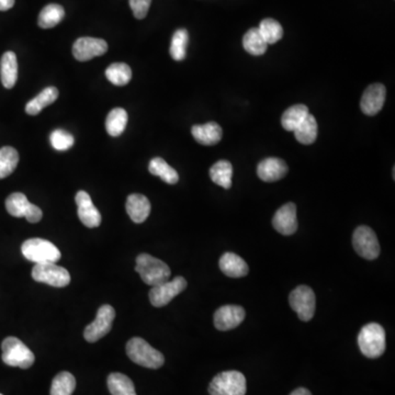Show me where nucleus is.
<instances>
[{
  "label": "nucleus",
  "instance_id": "nucleus-37",
  "mask_svg": "<svg viewBox=\"0 0 395 395\" xmlns=\"http://www.w3.org/2000/svg\"><path fill=\"white\" fill-rule=\"evenodd\" d=\"M51 145L56 151H68L74 145L75 139L70 133L64 130H56L51 133Z\"/></svg>",
  "mask_w": 395,
  "mask_h": 395
},
{
  "label": "nucleus",
  "instance_id": "nucleus-3",
  "mask_svg": "<svg viewBox=\"0 0 395 395\" xmlns=\"http://www.w3.org/2000/svg\"><path fill=\"white\" fill-rule=\"evenodd\" d=\"M127 354L132 362L149 369H158L165 362L163 354L152 347L143 338L135 337L127 344Z\"/></svg>",
  "mask_w": 395,
  "mask_h": 395
},
{
  "label": "nucleus",
  "instance_id": "nucleus-20",
  "mask_svg": "<svg viewBox=\"0 0 395 395\" xmlns=\"http://www.w3.org/2000/svg\"><path fill=\"white\" fill-rule=\"evenodd\" d=\"M218 265L222 273L231 278H242L249 271L246 261L234 253L223 254Z\"/></svg>",
  "mask_w": 395,
  "mask_h": 395
},
{
  "label": "nucleus",
  "instance_id": "nucleus-7",
  "mask_svg": "<svg viewBox=\"0 0 395 395\" xmlns=\"http://www.w3.org/2000/svg\"><path fill=\"white\" fill-rule=\"evenodd\" d=\"M352 246L360 257L368 260H374L380 255L378 237L369 226H362L354 230Z\"/></svg>",
  "mask_w": 395,
  "mask_h": 395
},
{
  "label": "nucleus",
  "instance_id": "nucleus-41",
  "mask_svg": "<svg viewBox=\"0 0 395 395\" xmlns=\"http://www.w3.org/2000/svg\"><path fill=\"white\" fill-rule=\"evenodd\" d=\"M0 395H3V394H0Z\"/></svg>",
  "mask_w": 395,
  "mask_h": 395
},
{
  "label": "nucleus",
  "instance_id": "nucleus-25",
  "mask_svg": "<svg viewBox=\"0 0 395 395\" xmlns=\"http://www.w3.org/2000/svg\"><path fill=\"white\" fill-rule=\"evenodd\" d=\"M65 17V10L58 4L46 6L38 15V24L42 29H51L58 26Z\"/></svg>",
  "mask_w": 395,
  "mask_h": 395
},
{
  "label": "nucleus",
  "instance_id": "nucleus-24",
  "mask_svg": "<svg viewBox=\"0 0 395 395\" xmlns=\"http://www.w3.org/2000/svg\"><path fill=\"white\" fill-rule=\"evenodd\" d=\"M310 115L309 108L305 105H295L283 112L281 125L285 131L295 132Z\"/></svg>",
  "mask_w": 395,
  "mask_h": 395
},
{
  "label": "nucleus",
  "instance_id": "nucleus-36",
  "mask_svg": "<svg viewBox=\"0 0 395 395\" xmlns=\"http://www.w3.org/2000/svg\"><path fill=\"white\" fill-rule=\"evenodd\" d=\"M258 30L267 44L277 43L283 36V26L271 18L263 19L259 24Z\"/></svg>",
  "mask_w": 395,
  "mask_h": 395
},
{
  "label": "nucleus",
  "instance_id": "nucleus-11",
  "mask_svg": "<svg viewBox=\"0 0 395 395\" xmlns=\"http://www.w3.org/2000/svg\"><path fill=\"white\" fill-rule=\"evenodd\" d=\"M186 288H187V280L179 275L173 280H167L161 285L152 287L149 291V301L155 307H165Z\"/></svg>",
  "mask_w": 395,
  "mask_h": 395
},
{
  "label": "nucleus",
  "instance_id": "nucleus-9",
  "mask_svg": "<svg viewBox=\"0 0 395 395\" xmlns=\"http://www.w3.org/2000/svg\"><path fill=\"white\" fill-rule=\"evenodd\" d=\"M32 278L38 283L56 288H64L70 283L68 269L58 266L56 263H36L32 269Z\"/></svg>",
  "mask_w": 395,
  "mask_h": 395
},
{
  "label": "nucleus",
  "instance_id": "nucleus-4",
  "mask_svg": "<svg viewBox=\"0 0 395 395\" xmlns=\"http://www.w3.org/2000/svg\"><path fill=\"white\" fill-rule=\"evenodd\" d=\"M1 359L10 367L29 369L34 364L33 352L17 337H7L1 342Z\"/></svg>",
  "mask_w": 395,
  "mask_h": 395
},
{
  "label": "nucleus",
  "instance_id": "nucleus-27",
  "mask_svg": "<svg viewBox=\"0 0 395 395\" xmlns=\"http://www.w3.org/2000/svg\"><path fill=\"white\" fill-rule=\"evenodd\" d=\"M109 391L112 395H137L135 384L125 374L115 372L107 380Z\"/></svg>",
  "mask_w": 395,
  "mask_h": 395
},
{
  "label": "nucleus",
  "instance_id": "nucleus-17",
  "mask_svg": "<svg viewBox=\"0 0 395 395\" xmlns=\"http://www.w3.org/2000/svg\"><path fill=\"white\" fill-rule=\"evenodd\" d=\"M386 89L382 84L370 85L362 95V112L367 115H376L384 108L386 101Z\"/></svg>",
  "mask_w": 395,
  "mask_h": 395
},
{
  "label": "nucleus",
  "instance_id": "nucleus-23",
  "mask_svg": "<svg viewBox=\"0 0 395 395\" xmlns=\"http://www.w3.org/2000/svg\"><path fill=\"white\" fill-rule=\"evenodd\" d=\"M58 98V89L56 87H46L36 98L26 103V112L30 115H38L44 108L52 105Z\"/></svg>",
  "mask_w": 395,
  "mask_h": 395
},
{
  "label": "nucleus",
  "instance_id": "nucleus-18",
  "mask_svg": "<svg viewBox=\"0 0 395 395\" xmlns=\"http://www.w3.org/2000/svg\"><path fill=\"white\" fill-rule=\"evenodd\" d=\"M288 174V165L277 157H268L259 163L257 175L263 181L273 182L283 179Z\"/></svg>",
  "mask_w": 395,
  "mask_h": 395
},
{
  "label": "nucleus",
  "instance_id": "nucleus-10",
  "mask_svg": "<svg viewBox=\"0 0 395 395\" xmlns=\"http://www.w3.org/2000/svg\"><path fill=\"white\" fill-rule=\"evenodd\" d=\"M6 209L10 216L26 218L30 223L40 222L43 216L41 209L29 202L28 198L21 192H15L8 196L6 200Z\"/></svg>",
  "mask_w": 395,
  "mask_h": 395
},
{
  "label": "nucleus",
  "instance_id": "nucleus-38",
  "mask_svg": "<svg viewBox=\"0 0 395 395\" xmlns=\"http://www.w3.org/2000/svg\"><path fill=\"white\" fill-rule=\"evenodd\" d=\"M129 1L132 12L137 19L141 20L147 17L152 0H129Z\"/></svg>",
  "mask_w": 395,
  "mask_h": 395
},
{
  "label": "nucleus",
  "instance_id": "nucleus-39",
  "mask_svg": "<svg viewBox=\"0 0 395 395\" xmlns=\"http://www.w3.org/2000/svg\"><path fill=\"white\" fill-rule=\"evenodd\" d=\"M15 5V0H0V11H7Z\"/></svg>",
  "mask_w": 395,
  "mask_h": 395
},
{
  "label": "nucleus",
  "instance_id": "nucleus-2",
  "mask_svg": "<svg viewBox=\"0 0 395 395\" xmlns=\"http://www.w3.org/2000/svg\"><path fill=\"white\" fill-rule=\"evenodd\" d=\"M358 346L364 356L370 359L381 357L386 350V331L378 323L364 325L358 335Z\"/></svg>",
  "mask_w": 395,
  "mask_h": 395
},
{
  "label": "nucleus",
  "instance_id": "nucleus-12",
  "mask_svg": "<svg viewBox=\"0 0 395 395\" xmlns=\"http://www.w3.org/2000/svg\"><path fill=\"white\" fill-rule=\"evenodd\" d=\"M115 319V311L111 305H105L99 307L96 320L85 328V339L88 342H96L105 337L111 331Z\"/></svg>",
  "mask_w": 395,
  "mask_h": 395
},
{
  "label": "nucleus",
  "instance_id": "nucleus-5",
  "mask_svg": "<svg viewBox=\"0 0 395 395\" xmlns=\"http://www.w3.org/2000/svg\"><path fill=\"white\" fill-rule=\"evenodd\" d=\"M246 378L240 372H224L214 376L209 386L210 395H245Z\"/></svg>",
  "mask_w": 395,
  "mask_h": 395
},
{
  "label": "nucleus",
  "instance_id": "nucleus-34",
  "mask_svg": "<svg viewBox=\"0 0 395 395\" xmlns=\"http://www.w3.org/2000/svg\"><path fill=\"white\" fill-rule=\"evenodd\" d=\"M76 388V380L72 374L63 372L53 379L51 395H72Z\"/></svg>",
  "mask_w": 395,
  "mask_h": 395
},
{
  "label": "nucleus",
  "instance_id": "nucleus-32",
  "mask_svg": "<svg viewBox=\"0 0 395 395\" xmlns=\"http://www.w3.org/2000/svg\"><path fill=\"white\" fill-rule=\"evenodd\" d=\"M295 139L305 145L313 144L317 137V122L314 115L310 113L305 120L295 131Z\"/></svg>",
  "mask_w": 395,
  "mask_h": 395
},
{
  "label": "nucleus",
  "instance_id": "nucleus-33",
  "mask_svg": "<svg viewBox=\"0 0 395 395\" xmlns=\"http://www.w3.org/2000/svg\"><path fill=\"white\" fill-rule=\"evenodd\" d=\"M19 163V154L11 147L0 149V179L11 175Z\"/></svg>",
  "mask_w": 395,
  "mask_h": 395
},
{
  "label": "nucleus",
  "instance_id": "nucleus-19",
  "mask_svg": "<svg viewBox=\"0 0 395 395\" xmlns=\"http://www.w3.org/2000/svg\"><path fill=\"white\" fill-rule=\"evenodd\" d=\"M127 214L135 223H143L151 214V202L143 194H130L127 199Z\"/></svg>",
  "mask_w": 395,
  "mask_h": 395
},
{
  "label": "nucleus",
  "instance_id": "nucleus-28",
  "mask_svg": "<svg viewBox=\"0 0 395 395\" xmlns=\"http://www.w3.org/2000/svg\"><path fill=\"white\" fill-rule=\"evenodd\" d=\"M149 170L152 175L157 176L168 184H177L179 180L177 172L161 157L153 158L149 162Z\"/></svg>",
  "mask_w": 395,
  "mask_h": 395
},
{
  "label": "nucleus",
  "instance_id": "nucleus-22",
  "mask_svg": "<svg viewBox=\"0 0 395 395\" xmlns=\"http://www.w3.org/2000/svg\"><path fill=\"white\" fill-rule=\"evenodd\" d=\"M0 78L4 87L11 89L18 80V60L15 53L8 51L0 60Z\"/></svg>",
  "mask_w": 395,
  "mask_h": 395
},
{
  "label": "nucleus",
  "instance_id": "nucleus-14",
  "mask_svg": "<svg viewBox=\"0 0 395 395\" xmlns=\"http://www.w3.org/2000/svg\"><path fill=\"white\" fill-rule=\"evenodd\" d=\"M75 201L78 208L77 214H78L80 222L89 228H98L101 224V214L98 209L93 204L90 196L84 190H80L77 192Z\"/></svg>",
  "mask_w": 395,
  "mask_h": 395
},
{
  "label": "nucleus",
  "instance_id": "nucleus-31",
  "mask_svg": "<svg viewBox=\"0 0 395 395\" xmlns=\"http://www.w3.org/2000/svg\"><path fill=\"white\" fill-rule=\"evenodd\" d=\"M105 77L115 86H125L132 78V70L125 63H113L105 70Z\"/></svg>",
  "mask_w": 395,
  "mask_h": 395
},
{
  "label": "nucleus",
  "instance_id": "nucleus-8",
  "mask_svg": "<svg viewBox=\"0 0 395 395\" xmlns=\"http://www.w3.org/2000/svg\"><path fill=\"white\" fill-rule=\"evenodd\" d=\"M290 305L297 314L299 319L303 322L313 319L315 313V293L307 285H299L293 293H290Z\"/></svg>",
  "mask_w": 395,
  "mask_h": 395
},
{
  "label": "nucleus",
  "instance_id": "nucleus-1",
  "mask_svg": "<svg viewBox=\"0 0 395 395\" xmlns=\"http://www.w3.org/2000/svg\"><path fill=\"white\" fill-rule=\"evenodd\" d=\"M135 270L139 273L142 280L152 287L169 280L172 275L167 263L149 254H141L137 256Z\"/></svg>",
  "mask_w": 395,
  "mask_h": 395
},
{
  "label": "nucleus",
  "instance_id": "nucleus-13",
  "mask_svg": "<svg viewBox=\"0 0 395 395\" xmlns=\"http://www.w3.org/2000/svg\"><path fill=\"white\" fill-rule=\"evenodd\" d=\"M108 51V43L102 38H79L73 46V54L79 62H87Z\"/></svg>",
  "mask_w": 395,
  "mask_h": 395
},
{
  "label": "nucleus",
  "instance_id": "nucleus-35",
  "mask_svg": "<svg viewBox=\"0 0 395 395\" xmlns=\"http://www.w3.org/2000/svg\"><path fill=\"white\" fill-rule=\"evenodd\" d=\"M189 42V33L186 29H179L174 33L170 44V56L174 60L180 62L184 60L187 56V46Z\"/></svg>",
  "mask_w": 395,
  "mask_h": 395
},
{
  "label": "nucleus",
  "instance_id": "nucleus-21",
  "mask_svg": "<svg viewBox=\"0 0 395 395\" xmlns=\"http://www.w3.org/2000/svg\"><path fill=\"white\" fill-rule=\"evenodd\" d=\"M192 137L202 145H216L222 139V127L216 122H208L202 125H194Z\"/></svg>",
  "mask_w": 395,
  "mask_h": 395
},
{
  "label": "nucleus",
  "instance_id": "nucleus-15",
  "mask_svg": "<svg viewBox=\"0 0 395 395\" xmlns=\"http://www.w3.org/2000/svg\"><path fill=\"white\" fill-rule=\"evenodd\" d=\"M245 310L238 305H223L214 313V326L218 331H230L244 321Z\"/></svg>",
  "mask_w": 395,
  "mask_h": 395
},
{
  "label": "nucleus",
  "instance_id": "nucleus-26",
  "mask_svg": "<svg viewBox=\"0 0 395 395\" xmlns=\"http://www.w3.org/2000/svg\"><path fill=\"white\" fill-rule=\"evenodd\" d=\"M232 176L233 166L228 161H218L211 167V179L224 189L232 187Z\"/></svg>",
  "mask_w": 395,
  "mask_h": 395
},
{
  "label": "nucleus",
  "instance_id": "nucleus-40",
  "mask_svg": "<svg viewBox=\"0 0 395 395\" xmlns=\"http://www.w3.org/2000/svg\"><path fill=\"white\" fill-rule=\"evenodd\" d=\"M290 395H312V393L310 392L307 389L299 388L297 389V390L293 391V392Z\"/></svg>",
  "mask_w": 395,
  "mask_h": 395
},
{
  "label": "nucleus",
  "instance_id": "nucleus-29",
  "mask_svg": "<svg viewBox=\"0 0 395 395\" xmlns=\"http://www.w3.org/2000/svg\"><path fill=\"white\" fill-rule=\"evenodd\" d=\"M243 46L251 56H259L266 53L268 44L263 40L258 28H253L245 33Z\"/></svg>",
  "mask_w": 395,
  "mask_h": 395
},
{
  "label": "nucleus",
  "instance_id": "nucleus-6",
  "mask_svg": "<svg viewBox=\"0 0 395 395\" xmlns=\"http://www.w3.org/2000/svg\"><path fill=\"white\" fill-rule=\"evenodd\" d=\"M22 255L36 263H56L60 259V249L43 238H30L21 246Z\"/></svg>",
  "mask_w": 395,
  "mask_h": 395
},
{
  "label": "nucleus",
  "instance_id": "nucleus-30",
  "mask_svg": "<svg viewBox=\"0 0 395 395\" xmlns=\"http://www.w3.org/2000/svg\"><path fill=\"white\" fill-rule=\"evenodd\" d=\"M127 125V113L125 109L115 108L109 112L105 120V130L111 137H120Z\"/></svg>",
  "mask_w": 395,
  "mask_h": 395
},
{
  "label": "nucleus",
  "instance_id": "nucleus-16",
  "mask_svg": "<svg viewBox=\"0 0 395 395\" xmlns=\"http://www.w3.org/2000/svg\"><path fill=\"white\" fill-rule=\"evenodd\" d=\"M273 226L277 232L289 236L297 230V206L293 202L285 204L277 210L273 218Z\"/></svg>",
  "mask_w": 395,
  "mask_h": 395
}]
</instances>
